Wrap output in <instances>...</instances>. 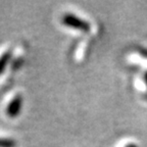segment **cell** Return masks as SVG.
I'll return each instance as SVG.
<instances>
[{
  "mask_svg": "<svg viewBox=\"0 0 147 147\" xmlns=\"http://www.w3.org/2000/svg\"><path fill=\"white\" fill-rule=\"evenodd\" d=\"M61 23L65 27H69L71 29L82 31V32H88L91 29V25L88 23L84 18H79L77 14L71 13V12H67L64 13L61 18Z\"/></svg>",
  "mask_w": 147,
  "mask_h": 147,
  "instance_id": "obj_1",
  "label": "cell"
},
{
  "mask_svg": "<svg viewBox=\"0 0 147 147\" xmlns=\"http://www.w3.org/2000/svg\"><path fill=\"white\" fill-rule=\"evenodd\" d=\"M23 97L22 95L18 94L9 101V103L7 104L6 109H5V113L6 115L10 119H14L20 113H21L22 107H23Z\"/></svg>",
  "mask_w": 147,
  "mask_h": 147,
  "instance_id": "obj_2",
  "label": "cell"
},
{
  "mask_svg": "<svg viewBox=\"0 0 147 147\" xmlns=\"http://www.w3.org/2000/svg\"><path fill=\"white\" fill-rule=\"evenodd\" d=\"M12 50L11 49H7L6 51L0 55V75L5 71L6 67L8 65V63L10 62L12 58Z\"/></svg>",
  "mask_w": 147,
  "mask_h": 147,
  "instance_id": "obj_3",
  "label": "cell"
},
{
  "mask_svg": "<svg viewBox=\"0 0 147 147\" xmlns=\"http://www.w3.org/2000/svg\"><path fill=\"white\" fill-rule=\"evenodd\" d=\"M16 142L12 138H4L0 137V147H14Z\"/></svg>",
  "mask_w": 147,
  "mask_h": 147,
  "instance_id": "obj_4",
  "label": "cell"
},
{
  "mask_svg": "<svg viewBox=\"0 0 147 147\" xmlns=\"http://www.w3.org/2000/svg\"><path fill=\"white\" fill-rule=\"evenodd\" d=\"M125 147H138L136 144H134V143H131V144H128V145H126Z\"/></svg>",
  "mask_w": 147,
  "mask_h": 147,
  "instance_id": "obj_5",
  "label": "cell"
},
{
  "mask_svg": "<svg viewBox=\"0 0 147 147\" xmlns=\"http://www.w3.org/2000/svg\"><path fill=\"white\" fill-rule=\"evenodd\" d=\"M145 81H146V84H147V73H146V75H145Z\"/></svg>",
  "mask_w": 147,
  "mask_h": 147,
  "instance_id": "obj_6",
  "label": "cell"
}]
</instances>
